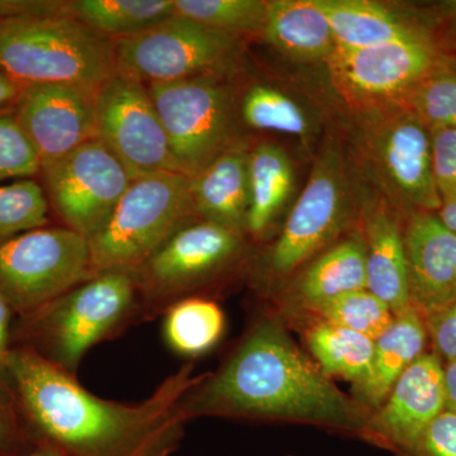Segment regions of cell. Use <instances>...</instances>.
<instances>
[{
    "label": "cell",
    "instance_id": "cell-19",
    "mask_svg": "<svg viewBox=\"0 0 456 456\" xmlns=\"http://www.w3.org/2000/svg\"><path fill=\"white\" fill-rule=\"evenodd\" d=\"M367 253V289L382 299L395 316L411 308L403 224L397 212L377 206L362 222Z\"/></svg>",
    "mask_w": 456,
    "mask_h": 456
},
{
    "label": "cell",
    "instance_id": "cell-10",
    "mask_svg": "<svg viewBox=\"0 0 456 456\" xmlns=\"http://www.w3.org/2000/svg\"><path fill=\"white\" fill-rule=\"evenodd\" d=\"M171 152L194 178L233 143V97L217 75L147 86Z\"/></svg>",
    "mask_w": 456,
    "mask_h": 456
},
{
    "label": "cell",
    "instance_id": "cell-38",
    "mask_svg": "<svg viewBox=\"0 0 456 456\" xmlns=\"http://www.w3.org/2000/svg\"><path fill=\"white\" fill-rule=\"evenodd\" d=\"M13 314L14 312L11 305L0 293V397L4 398L7 402L8 362L12 347H13V344H12V332H13L12 317Z\"/></svg>",
    "mask_w": 456,
    "mask_h": 456
},
{
    "label": "cell",
    "instance_id": "cell-43",
    "mask_svg": "<svg viewBox=\"0 0 456 456\" xmlns=\"http://www.w3.org/2000/svg\"><path fill=\"white\" fill-rule=\"evenodd\" d=\"M448 7L450 8V11H452V16H454L456 20V0H454V2H449Z\"/></svg>",
    "mask_w": 456,
    "mask_h": 456
},
{
    "label": "cell",
    "instance_id": "cell-31",
    "mask_svg": "<svg viewBox=\"0 0 456 456\" xmlns=\"http://www.w3.org/2000/svg\"><path fill=\"white\" fill-rule=\"evenodd\" d=\"M241 117L254 130L307 136L311 122L307 113L293 98L274 86L256 84L245 93Z\"/></svg>",
    "mask_w": 456,
    "mask_h": 456
},
{
    "label": "cell",
    "instance_id": "cell-21",
    "mask_svg": "<svg viewBox=\"0 0 456 456\" xmlns=\"http://www.w3.org/2000/svg\"><path fill=\"white\" fill-rule=\"evenodd\" d=\"M428 351L424 317L412 307L395 317L391 326L374 340V354L367 382L353 391L354 398L377 410L393 386L419 356Z\"/></svg>",
    "mask_w": 456,
    "mask_h": 456
},
{
    "label": "cell",
    "instance_id": "cell-36",
    "mask_svg": "<svg viewBox=\"0 0 456 456\" xmlns=\"http://www.w3.org/2000/svg\"><path fill=\"white\" fill-rule=\"evenodd\" d=\"M428 346L444 365L456 362V299L424 318Z\"/></svg>",
    "mask_w": 456,
    "mask_h": 456
},
{
    "label": "cell",
    "instance_id": "cell-35",
    "mask_svg": "<svg viewBox=\"0 0 456 456\" xmlns=\"http://www.w3.org/2000/svg\"><path fill=\"white\" fill-rule=\"evenodd\" d=\"M430 134L435 182L443 200L456 191V130L431 127Z\"/></svg>",
    "mask_w": 456,
    "mask_h": 456
},
{
    "label": "cell",
    "instance_id": "cell-6",
    "mask_svg": "<svg viewBox=\"0 0 456 456\" xmlns=\"http://www.w3.org/2000/svg\"><path fill=\"white\" fill-rule=\"evenodd\" d=\"M358 147L365 169L395 212L436 213L430 127L404 104L365 110Z\"/></svg>",
    "mask_w": 456,
    "mask_h": 456
},
{
    "label": "cell",
    "instance_id": "cell-7",
    "mask_svg": "<svg viewBox=\"0 0 456 456\" xmlns=\"http://www.w3.org/2000/svg\"><path fill=\"white\" fill-rule=\"evenodd\" d=\"M340 152L327 149L314 164L281 235L261 257L257 284L272 297L347 226L351 200Z\"/></svg>",
    "mask_w": 456,
    "mask_h": 456
},
{
    "label": "cell",
    "instance_id": "cell-30",
    "mask_svg": "<svg viewBox=\"0 0 456 456\" xmlns=\"http://www.w3.org/2000/svg\"><path fill=\"white\" fill-rule=\"evenodd\" d=\"M428 127L456 130V56L440 53L404 101Z\"/></svg>",
    "mask_w": 456,
    "mask_h": 456
},
{
    "label": "cell",
    "instance_id": "cell-26",
    "mask_svg": "<svg viewBox=\"0 0 456 456\" xmlns=\"http://www.w3.org/2000/svg\"><path fill=\"white\" fill-rule=\"evenodd\" d=\"M68 16L117 41L149 31L175 16L174 0H73Z\"/></svg>",
    "mask_w": 456,
    "mask_h": 456
},
{
    "label": "cell",
    "instance_id": "cell-28",
    "mask_svg": "<svg viewBox=\"0 0 456 456\" xmlns=\"http://www.w3.org/2000/svg\"><path fill=\"white\" fill-rule=\"evenodd\" d=\"M391 308L368 289L341 294L314 305L302 314L284 321L288 327L303 322H325L375 340L395 320Z\"/></svg>",
    "mask_w": 456,
    "mask_h": 456
},
{
    "label": "cell",
    "instance_id": "cell-9",
    "mask_svg": "<svg viewBox=\"0 0 456 456\" xmlns=\"http://www.w3.org/2000/svg\"><path fill=\"white\" fill-rule=\"evenodd\" d=\"M93 274L88 239L65 226L37 228L0 245V293L20 317Z\"/></svg>",
    "mask_w": 456,
    "mask_h": 456
},
{
    "label": "cell",
    "instance_id": "cell-42",
    "mask_svg": "<svg viewBox=\"0 0 456 456\" xmlns=\"http://www.w3.org/2000/svg\"><path fill=\"white\" fill-rule=\"evenodd\" d=\"M20 456H60L57 452H53V449L46 448V446H33L31 450L26 452V454Z\"/></svg>",
    "mask_w": 456,
    "mask_h": 456
},
{
    "label": "cell",
    "instance_id": "cell-17",
    "mask_svg": "<svg viewBox=\"0 0 456 456\" xmlns=\"http://www.w3.org/2000/svg\"><path fill=\"white\" fill-rule=\"evenodd\" d=\"M411 307L422 317L456 299V236L436 213L416 212L403 224Z\"/></svg>",
    "mask_w": 456,
    "mask_h": 456
},
{
    "label": "cell",
    "instance_id": "cell-44",
    "mask_svg": "<svg viewBox=\"0 0 456 456\" xmlns=\"http://www.w3.org/2000/svg\"><path fill=\"white\" fill-rule=\"evenodd\" d=\"M452 193H456V191H452Z\"/></svg>",
    "mask_w": 456,
    "mask_h": 456
},
{
    "label": "cell",
    "instance_id": "cell-11",
    "mask_svg": "<svg viewBox=\"0 0 456 456\" xmlns=\"http://www.w3.org/2000/svg\"><path fill=\"white\" fill-rule=\"evenodd\" d=\"M239 53V38L174 16L149 31L117 40L116 71L147 86L224 77Z\"/></svg>",
    "mask_w": 456,
    "mask_h": 456
},
{
    "label": "cell",
    "instance_id": "cell-5",
    "mask_svg": "<svg viewBox=\"0 0 456 456\" xmlns=\"http://www.w3.org/2000/svg\"><path fill=\"white\" fill-rule=\"evenodd\" d=\"M196 216L189 176H137L107 224L88 240L93 273L139 269Z\"/></svg>",
    "mask_w": 456,
    "mask_h": 456
},
{
    "label": "cell",
    "instance_id": "cell-20",
    "mask_svg": "<svg viewBox=\"0 0 456 456\" xmlns=\"http://www.w3.org/2000/svg\"><path fill=\"white\" fill-rule=\"evenodd\" d=\"M248 155L242 143H235L191 179L194 211L200 220L246 235Z\"/></svg>",
    "mask_w": 456,
    "mask_h": 456
},
{
    "label": "cell",
    "instance_id": "cell-41",
    "mask_svg": "<svg viewBox=\"0 0 456 456\" xmlns=\"http://www.w3.org/2000/svg\"><path fill=\"white\" fill-rule=\"evenodd\" d=\"M436 215L441 224L456 236V193L443 197V202Z\"/></svg>",
    "mask_w": 456,
    "mask_h": 456
},
{
    "label": "cell",
    "instance_id": "cell-15",
    "mask_svg": "<svg viewBox=\"0 0 456 456\" xmlns=\"http://www.w3.org/2000/svg\"><path fill=\"white\" fill-rule=\"evenodd\" d=\"M95 90L70 84H29L14 116L41 161V171L95 139Z\"/></svg>",
    "mask_w": 456,
    "mask_h": 456
},
{
    "label": "cell",
    "instance_id": "cell-12",
    "mask_svg": "<svg viewBox=\"0 0 456 456\" xmlns=\"http://www.w3.org/2000/svg\"><path fill=\"white\" fill-rule=\"evenodd\" d=\"M41 173L50 208L62 226L88 240L107 224L134 179L97 139L83 143Z\"/></svg>",
    "mask_w": 456,
    "mask_h": 456
},
{
    "label": "cell",
    "instance_id": "cell-37",
    "mask_svg": "<svg viewBox=\"0 0 456 456\" xmlns=\"http://www.w3.org/2000/svg\"><path fill=\"white\" fill-rule=\"evenodd\" d=\"M28 443L13 408L0 397V456H20Z\"/></svg>",
    "mask_w": 456,
    "mask_h": 456
},
{
    "label": "cell",
    "instance_id": "cell-40",
    "mask_svg": "<svg viewBox=\"0 0 456 456\" xmlns=\"http://www.w3.org/2000/svg\"><path fill=\"white\" fill-rule=\"evenodd\" d=\"M445 410L456 415V362L444 365Z\"/></svg>",
    "mask_w": 456,
    "mask_h": 456
},
{
    "label": "cell",
    "instance_id": "cell-14",
    "mask_svg": "<svg viewBox=\"0 0 456 456\" xmlns=\"http://www.w3.org/2000/svg\"><path fill=\"white\" fill-rule=\"evenodd\" d=\"M95 139L137 176L180 173L145 84L114 73L94 93Z\"/></svg>",
    "mask_w": 456,
    "mask_h": 456
},
{
    "label": "cell",
    "instance_id": "cell-22",
    "mask_svg": "<svg viewBox=\"0 0 456 456\" xmlns=\"http://www.w3.org/2000/svg\"><path fill=\"white\" fill-rule=\"evenodd\" d=\"M261 35L294 61H329L338 49L317 0H270Z\"/></svg>",
    "mask_w": 456,
    "mask_h": 456
},
{
    "label": "cell",
    "instance_id": "cell-4",
    "mask_svg": "<svg viewBox=\"0 0 456 456\" xmlns=\"http://www.w3.org/2000/svg\"><path fill=\"white\" fill-rule=\"evenodd\" d=\"M0 71L23 86L97 90L116 73V41L69 16L0 17Z\"/></svg>",
    "mask_w": 456,
    "mask_h": 456
},
{
    "label": "cell",
    "instance_id": "cell-2",
    "mask_svg": "<svg viewBox=\"0 0 456 456\" xmlns=\"http://www.w3.org/2000/svg\"><path fill=\"white\" fill-rule=\"evenodd\" d=\"M180 407L187 422L198 417L289 422L359 439L370 416L294 342L274 310L255 318L220 367L200 375Z\"/></svg>",
    "mask_w": 456,
    "mask_h": 456
},
{
    "label": "cell",
    "instance_id": "cell-16",
    "mask_svg": "<svg viewBox=\"0 0 456 456\" xmlns=\"http://www.w3.org/2000/svg\"><path fill=\"white\" fill-rule=\"evenodd\" d=\"M444 411V364L426 351L370 413L362 440L397 455L412 445Z\"/></svg>",
    "mask_w": 456,
    "mask_h": 456
},
{
    "label": "cell",
    "instance_id": "cell-32",
    "mask_svg": "<svg viewBox=\"0 0 456 456\" xmlns=\"http://www.w3.org/2000/svg\"><path fill=\"white\" fill-rule=\"evenodd\" d=\"M50 211L45 189L35 179L0 183V245L50 226Z\"/></svg>",
    "mask_w": 456,
    "mask_h": 456
},
{
    "label": "cell",
    "instance_id": "cell-13",
    "mask_svg": "<svg viewBox=\"0 0 456 456\" xmlns=\"http://www.w3.org/2000/svg\"><path fill=\"white\" fill-rule=\"evenodd\" d=\"M440 53L426 31L364 49H336L327 64L338 92L365 112L404 104Z\"/></svg>",
    "mask_w": 456,
    "mask_h": 456
},
{
    "label": "cell",
    "instance_id": "cell-29",
    "mask_svg": "<svg viewBox=\"0 0 456 456\" xmlns=\"http://www.w3.org/2000/svg\"><path fill=\"white\" fill-rule=\"evenodd\" d=\"M175 16L239 38L263 33L266 16L264 0H174Z\"/></svg>",
    "mask_w": 456,
    "mask_h": 456
},
{
    "label": "cell",
    "instance_id": "cell-34",
    "mask_svg": "<svg viewBox=\"0 0 456 456\" xmlns=\"http://www.w3.org/2000/svg\"><path fill=\"white\" fill-rule=\"evenodd\" d=\"M395 456H456V415L444 411L421 436Z\"/></svg>",
    "mask_w": 456,
    "mask_h": 456
},
{
    "label": "cell",
    "instance_id": "cell-18",
    "mask_svg": "<svg viewBox=\"0 0 456 456\" xmlns=\"http://www.w3.org/2000/svg\"><path fill=\"white\" fill-rule=\"evenodd\" d=\"M367 289V253L362 232L327 248L270 298L283 321L341 294Z\"/></svg>",
    "mask_w": 456,
    "mask_h": 456
},
{
    "label": "cell",
    "instance_id": "cell-27",
    "mask_svg": "<svg viewBox=\"0 0 456 456\" xmlns=\"http://www.w3.org/2000/svg\"><path fill=\"white\" fill-rule=\"evenodd\" d=\"M167 346L184 358L211 351L226 331L224 312L211 297H191L167 308L163 314Z\"/></svg>",
    "mask_w": 456,
    "mask_h": 456
},
{
    "label": "cell",
    "instance_id": "cell-33",
    "mask_svg": "<svg viewBox=\"0 0 456 456\" xmlns=\"http://www.w3.org/2000/svg\"><path fill=\"white\" fill-rule=\"evenodd\" d=\"M41 173V161L13 108L0 112V183L32 179Z\"/></svg>",
    "mask_w": 456,
    "mask_h": 456
},
{
    "label": "cell",
    "instance_id": "cell-24",
    "mask_svg": "<svg viewBox=\"0 0 456 456\" xmlns=\"http://www.w3.org/2000/svg\"><path fill=\"white\" fill-rule=\"evenodd\" d=\"M289 156L273 143H261L248 155V212L246 235L263 237L292 193Z\"/></svg>",
    "mask_w": 456,
    "mask_h": 456
},
{
    "label": "cell",
    "instance_id": "cell-8",
    "mask_svg": "<svg viewBox=\"0 0 456 456\" xmlns=\"http://www.w3.org/2000/svg\"><path fill=\"white\" fill-rule=\"evenodd\" d=\"M245 236L203 220L179 230L137 269L141 322L163 316L183 299L208 297L207 288L244 256Z\"/></svg>",
    "mask_w": 456,
    "mask_h": 456
},
{
    "label": "cell",
    "instance_id": "cell-39",
    "mask_svg": "<svg viewBox=\"0 0 456 456\" xmlns=\"http://www.w3.org/2000/svg\"><path fill=\"white\" fill-rule=\"evenodd\" d=\"M22 89L23 84L0 71V112L13 108Z\"/></svg>",
    "mask_w": 456,
    "mask_h": 456
},
{
    "label": "cell",
    "instance_id": "cell-25",
    "mask_svg": "<svg viewBox=\"0 0 456 456\" xmlns=\"http://www.w3.org/2000/svg\"><path fill=\"white\" fill-rule=\"evenodd\" d=\"M302 334L310 356L327 377H340L353 384V391L367 382L374 354V341L358 332L325 322L294 326Z\"/></svg>",
    "mask_w": 456,
    "mask_h": 456
},
{
    "label": "cell",
    "instance_id": "cell-23",
    "mask_svg": "<svg viewBox=\"0 0 456 456\" xmlns=\"http://www.w3.org/2000/svg\"><path fill=\"white\" fill-rule=\"evenodd\" d=\"M331 26L336 46L364 49L430 31L412 17L369 0H317Z\"/></svg>",
    "mask_w": 456,
    "mask_h": 456
},
{
    "label": "cell",
    "instance_id": "cell-1",
    "mask_svg": "<svg viewBox=\"0 0 456 456\" xmlns=\"http://www.w3.org/2000/svg\"><path fill=\"white\" fill-rule=\"evenodd\" d=\"M183 365L136 404L97 397L26 347H12L7 398L33 446L60 456H171L187 424L182 399L200 379Z\"/></svg>",
    "mask_w": 456,
    "mask_h": 456
},
{
    "label": "cell",
    "instance_id": "cell-3",
    "mask_svg": "<svg viewBox=\"0 0 456 456\" xmlns=\"http://www.w3.org/2000/svg\"><path fill=\"white\" fill-rule=\"evenodd\" d=\"M140 320L137 270L95 273L13 327L12 344L77 377L84 356Z\"/></svg>",
    "mask_w": 456,
    "mask_h": 456
}]
</instances>
